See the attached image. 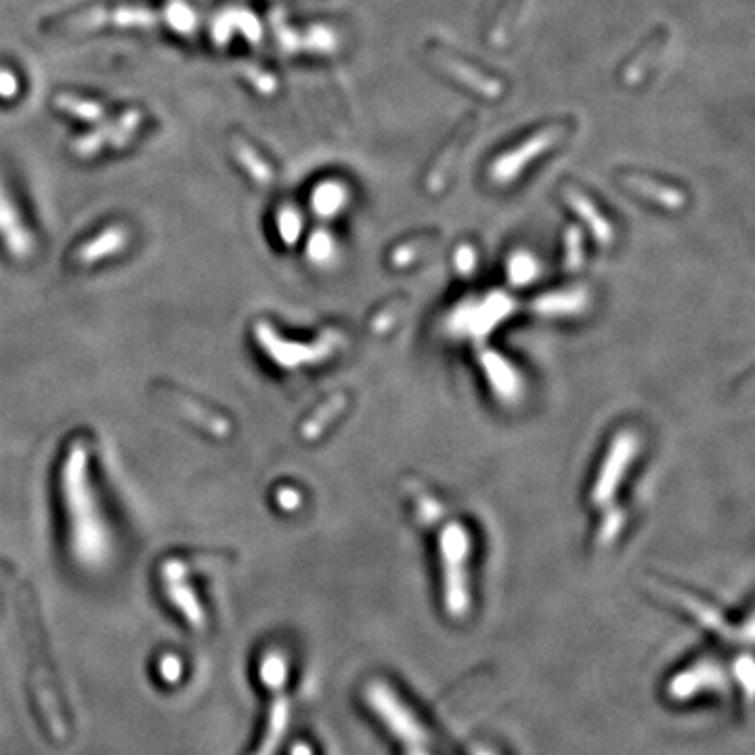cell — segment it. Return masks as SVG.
Segmentation results:
<instances>
[{
	"instance_id": "28",
	"label": "cell",
	"mask_w": 755,
	"mask_h": 755,
	"mask_svg": "<svg viewBox=\"0 0 755 755\" xmlns=\"http://www.w3.org/2000/svg\"><path fill=\"white\" fill-rule=\"evenodd\" d=\"M403 755H433L430 749H412V751H403Z\"/></svg>"
},
{
	"instance_id": "20",
	"label": "cell",
	"mask_w": 755,
	"mask_h": 755,
	"mask_svg": "<svg viewBox=\"0 0 755 755\" xmlns=\"http://www.w3.org/2000/svg\"><path fill=\"white\" fill-rule=\"evenodd\" d=\"M730 678L735 680L739 684V688L743 690L745 707H751V699H753V661H751L749 653H745L743 657H739V661H735V665H732Z\"/></svg>"
},
{
	"instance_id": "17",
	"label": "cell",
	"mask_w": 755,
	"mask_h": 755,
	"mask_svg": "<svg viewBox=\"0 0 755 755\" xmlns=\"http://www.w3.org/2000/svg\"><path fill=\"white\" fill-rule=\"evenodd\" d=\"M347 204V189H344L340 183L328 181L317 185L311 198V206L321 217H332V214L340 212V208Z\"/></svg>"
},
{
	"instance_id": "22",
	"label": "cell",
	"mask_w": 755,
	"mask_h": 755,
	"mask_svg": "<svg viewBox=\"0 0 755 755\" xmlns=\"http://www.w3.org/2000/svg\"><path fill=\"white\" fill-rule=\"evenodd\" d=\"M242 72H244L246 80L250 82V86H254V89L261 95H273L275 93L277 80L273 78V74L261 70L258 66H246Z\"/></svg>"
},
{
	"instance_id": "10",
	"label": "cell",
	"mask_w": 755,
	"mask_h": 755,
	"mask_svg": "<svg viewBox=\"0 0 755 755\" xmlns=\"http://www.w3.org/2000/svg\"><path fill=\"white\" fill-rule=\"evenodd\" d=\"M128 231L122 225H110L103 231H99L89 242L82 244L76 252V261L80 267H93L99 265L107 258L118 256L128 246Z\"/></svg>"
},
{
	"instance_id": "18",
	"label": "cell",
	"mask_w": 755,
	"mask_h": 755,
	"mask_svg": "<svg viewBox=\"0 0 755 755\" xmlns=\"http://www.w3.org/2000/svg\"><path fill=\"white\" fill-rule=\"evenodd\" d=\"M55 105L66 114H72L78 120H86V122H97V120H103L105 116V107L101 103L91 101V99H82L70 93L57 95Z\"/></svg>"
},
{
	"instance_id": "15",
	"label": "cell",
	"mask_w": 755,
	"mask_h": 755,
	"mask_svg": "<svg viewBox=\"0 0 755 755\" xmlns=\"http://www.w3.org/2000/svg\"><path fill=\"white\" fill-rule=\"evenodd\" d=\"M623 183H625V187L638 191L640 196L651 198V200H655V202H659L667 208L682 206V200H684L682 193L674 187L670 189V187H665V185H661L653 179H646V177H640V175H625Z\"/></svg>"
},
{
	"instance_id": "21",
	"label": "cell",
	"mask_w": 755,
	"mask_h": 755,
	"mask_svg": "<svg viewBox=\"0 0 755 755\" xmlns=\"http://www.w3.org/2000/svg\"><path fill=\"white\" fill-rule=\"evenodd\" d=\"M277 231L279 235H282V240L286 244H294L298 237H300V231H302V219H300V212L292 206H286L277 212Z\"/></svg>"
},
{
	"instance_id": "25",
	"label": "cell",
	"mask_w": 755,
	"mask_h": 755,
	"mask_svg": "<svg viewBox=\"0 0 755 755\" xmlns=\"http://www.w3.org/2000/svg\"><path fill=\"white\" fill-rule=\"evenodd\" d=\"M162 674H164V678L177 680L179 678V661L175 657H166L162 661Z\"/></svg>"
},
{
	"instance_id": "13",
	"label": "cell",
	"mask_w": 755,
	"mask_h": 755,
	"mask_svg": "<svg viewBox=\"0 0 755 755\" xmlns=\"http://www.w3.org/2000/svg\"><path fill=\"white\" fill-rule=\"evenodd\" d=\"M474 126H477V118H468L466 122H462L458 126L456 135L451 137V141L445 145L443 154L439 156V160L435 162L433 170H430V177H428V187L437 191L443 187V183L447 181V175L449 170L453 168V164H456L458 156H460V149L466 145V141L470 139V135L474 133Z\"/></svg>"
},
{
	"instance_id": "7",
	"label": "cell",
	"mask_w": 755,
	"mask_h": 755,
	"mask_svg": "<svg viewBox=\"0 0 755 755\" xmlns=\"http://www.w3.org/2000/svg\"><path fill=\"white\" fill-rule=\"evenodd\" d=\"M141 122H143V114L139 110H126L118 120L105 122L91 135L80 137L74 143V151L80 158H91L99 154V149H103L105 145L124 147L137 135Z\"/></svg>"
},
{
	"instance_id": "14",
	"label": "cell",
	"mask_w": 755,
	"mask_h": 755,
	"mask_svg": "<svg viewBox=\"0 0 755 755\" xmlns=\"http://www.w3.org/2000/svg\"><path fill=\"white\" fill-rule=\"evenodd\" d=\"M527 5H529V0H504L498 13H495L493 24L489 26V32H487L491 47L500 49L508 45L510 34L516 28V24H519V19L525 13Z\"/></svg>"
},
{
	"instance_id": "11",
	"label": "cell",
	"mask_w": 755,
	"mask_h": 755,
	"mask_svg": "<svg viewBox=\"0 0 755 755\" xmlns=\"http://www.w3.org/2000/svg\"><path fill=\"white\" fill-rule=\"evenodd\" d=\"M667 40H670V30H665V28L646 38L640 45V49L630 57V61L625 63V68L621 72L623 84L636 86L638 82H642V78L649 74L651 66L661 55V49L667 45Z\"/></svg>"
},
{
	"instance_id": "8",
	"label": "cell",
	"mask_w": 755,
	"mask_h": 755,
	"mask_svg": "<svg viewBox=\"0 0 755 755\" xmlns=\"http://www.w3.org/2000/svg\"><path fill=\"white\" fill-rule=\"evenodd\" d=\"M0 242L17 261H26L36 250L34 235L3 183H0Z\"/></svg>"
},
{
	"instance_id": "1",
	"label": "cell",
	"mask_w": 755,
	"mask_h": 755,
	"mask_svg": "<svg viewBox=\"0 0 755 755\" xmlns=\"http://www.w3.org/2000/svg\"><path fill=\"white\" fill-rule=\"evenodd\" d=\"M59 495L74 560L84 569H103L114 556V533L93 481L89 445L82 439H76L61 460Z\"/></svg>"
},
{
	"instance_id": "26",
	"label": "cell",
	"mask_w": 755,
	"mask_h": 755,
	"mask_svg": "<svg viewBox=\"0 0 755 755\" xmlns=\"http://www.w3.org/2000/svg\"><path fill=\"white\" fill-rule=\"evenodd\" d=\"M468 755H500V751L493 749L491 745H485V743H474L468 749Z\"/></svg>"
},
{
	"instance_id": "6",
	"label": "cell",
	"mask_w": 755,
	"mask_h": 755,
	"mask_svg": "<svg viewBox=\"0 0 755 755\" xmlns=\"http://www.w3.org/2000/svg\"><path fill=\"white\" fill-rule=\"evenodd\" d=\"M428 59L433 61L443 74H447L449 78L460 82L472 93H477L485 99H500L504 95V82L502 80L477 70L474 66H470L468 61H464L456 55H451L447 49H443L439 45L437 47L433 45L428 49Z\"/></svg>"
},
{
	"instance_id": "27",
	"label": "cell",
	"mask_w": 755,
	"mask_h": 755,
	"mask_svg": "<svg viewBox=\"0 0 755 755\" xmlns=\"http://www.w3.org/2000/svg\"><path fill=\"white\" fill-rule=\"evenodd\" d=\"M290 755H313V751L307 745H296Z\"/></svg>"
},
{
	"instance_id": "2",
	"label": "cell",
	"mask_w": 755,
	"mask_h": 755,
	"mask_svg": "<svg viewBox=\"0 0 755 755\" xmlns=\"http://www.w3.org/2000/svg\"><path fill=\"white\" fill-rule=\"evenodd\" d=\"M361 701L370 716L382 726L388 737L401 745L403 751L433 747V732L428 724L388 680L370 678L361 688Z\"/></svg>"
},
{
	"instance_id": "4",
	"label": "cell",
	"mask_w": 755,
	"mask_h": 755,
	"mask_svg": "<svg viewBox=\"0 0 755 755\" xmlns=\"http://www.w3.org/2000/svg\"><path fill=\"white\" fill-rule=\"evenodd\" d=\"M730 672L714 657L697 659L690 665L682 667L665 682V697L672 703H686L703 695H720L730 693Z\"/></svg>"
},
{
	"instance_id": "24",
	"label": "cell",
	"mask_w": 755,
	"mask_h": 755,
	"mask_svg": "<svg viewBox=\"0 0 755 755\" xmlns=\"http://www.w3.org/2000/svg\"><path fill=\"white\" fill-rule=\"evenodd\" d=\"M19 91V80L13 72L9 70H0V97L11 99Z\"/></svg>"
},
{
	"instance_id": "23",
	"label": "cell",
	"mask_w": 755,
	"mask_h": 755,
	"mask_svg": "<svg viewBox=\"0 0 755 755\" xmlns=\"http://www.w3.org/2000/svg\"><path fill=\"white\" fill-rule=\"evenodd\" d=\"M328 246H330V237L326 231H317L313 233L311 242H309V256L313 258V261L321 263L323 258L328 256Z\"/></svg>"
},
{
	"instance_id": "9",
	"label": "cell",
	"mask_w": 755,
	"mask_h": 755,
	"mask_svg": "<svg viewBox=\"0 0 755 755\" xmlns=\"http://www.w3.org/2000/svg\"><path fill=\"white\" fill-rule=\"evenodd\" d=\"M185 575H187V567L179 558L168 560V563H164L162 567V581L166 586V594L170 596L172 602H175V607L183 611V615L189 619L191 625L202 628L204 611L200 607L196 594H193L191 586L185 581Z\"/></svg>"
},
{
	"instance_id": "16",
	"label": "cell",
	"mask_w": 755,
	"mask_h": 755,
	"mask_svg": "<svg viewBox=\"0 0 755 755\" xmlns=\"http://www.w3.org/2000/svg\"><path fill=\"white\" fill-rule=\"evenodd\" d=\"M233 156L237 158V162H240L244 166V170L248 172V175L261 185H267L273 181V170L271 166L263 160V156L258 154V151L246 143L244 139H235L233 141Z\"/></svg>"
},
{
	"instance_id": "12",
	"label": "cell",
	"mask_w": 755,
	"mask_h": 755,
	"mask_svg": "<svg viewBox=\"0 0 755 755\" xmlns=\"http://www.w3.org/2000/svg\"><path fill=\"white\" fill-rule=\"evenodd\" d=\"M235 34H242L250 42H258L263 36L261 21L256 19L254 13H248V11H242V9L227 11L217 21H214L212 38H214V42H217V45H225V42L229 38H233Z\"/></svg>"
},
{
	"instance_id": "19",
	"label": "cell",
	"mask_w": 755,
	"mask_h": 755,
	"mask_svg": "<svg viewBox=\"0 0 755 755\" xmlns=\"http://www.w3.org/2000/svg\"><path fill=\"white\" fill-rule=\"evenodd\" d=\"M261 676H263V682L269 684L271 688L284 686V682L288 678L286 659L279 653H269L261 663Z\"/></svg>"
},
{
	"instance_id": "5",
	"label": "cell",
	"mask_w": 755,
	"mask_h": 755,
	"mask_svg": "<svg viewBox=\"0 0 755 755\" xmlns=\"http://www.w3.org/2000/svg\"><path fill=\"white\" fill-rule=\"evenodd\" d=\"M571 133V122H552L544 128H539L529 139L512 147L506 154H502L491 166V179L495 183H510L531 164L533 160L542 158L546 151L563 143V139Z\"/></svg>"
},
{
	"instance_id": "3",
	"label": "cell",
	"mask_w": 755,
	"mask_h": 755,
	"mask_svg": "<svg viewBox=\"0 0 755 755\" xmlns=\"http://www.w3.org/2000/svg\"><path fill=\"white\" fill-rule=\"evenodd\" d=\"M170 26L179 34H191L198 26V17L193 9L181 0H172L162 9H151L141 5H120L114 9L107 7H95L86 9L82 13L72 15L70 19L63 21V26L82 32V30H95L101 26H114V28H151V26Z\"/></svg>"
}]
</instances>
